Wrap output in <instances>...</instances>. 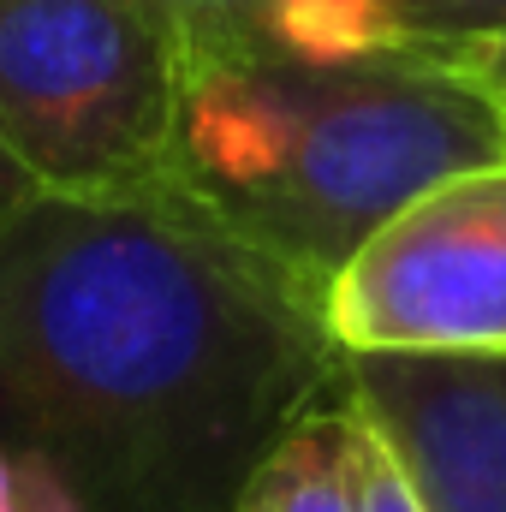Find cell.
I'll use <instances>...</instances> for the list:
<instances>
[{"label":"cell","mask_w":506,"mask_h":512,"mask_svg":"<svg viewBox=\"0 0 506 512\" xmlns=\"http://www.w3.org/2000/svg\"><path fill=\"white\" fill-rule=\"evenodd\" d=\"M340 358H506V161L393 209L322 286Z\"/></svg>","instance_id":"cell-4"},{"label":"cell","mask_w":506,"mask_h":512,"mask_svg":"<svg viewBox=\"0 0 506 512\" xmlns=\"http://www.w3.org/2000/svg\"><path fill=\"white\" fill-rule=\"evenodd\" d=\"M233 512H358L352 507V417L346 405L310 411L245 483Z\"/></svg>","instance_id":"cell-7"},{"label":"cell","mask_w":506,"mask_h":512,"mask_svg":"<svg viewBox=\"0 0 506 512\" xmlns=\"http://www.w3.org/2000/svg\"><path fill=\"white\" fill-rule=\"evenodd\" d=\"M340 399L423 512H506V358H340Z\"/></svg>","instance_id":"cell-5"},{"label":"cell","mask_w":506,"mask_h":512,"mask_svg":"<svg viewBox=\"0 0 506 512\" xmlns=\"http://www.w3.org/2000/svg\"><path fill=\"white\" fill-rule=\"evenodd\" d=\"M185 84L155 0H0V149L36 191L167 185Z\"/></svg>","instance_id":"cell-3"},{"label":"cell","mask_w":506,"mask_h":512,"mask_svg":"<svg viewBox=\"0 0 506 512\" xmlns=\"http://www.w3.org/2000/svg\"><path fill=\"white\" fill-rule=\"evenodd\" d=\"M495 161H506L495 84L459 54L381 42L340 60L197 66L167 185L322 292L393 209Z\"/></svg>","instance_id":"cell-2"},{"label":"cell","mask_w":506,"mask_h":512,"mask_svg":"<svg viewBox=\"0 0 506 512\" xmlns=\"http://www.w3.org/2000/svg\"><path fill=\"white\" fill-rule=\"evenodd\" d=\"M0 512H72V507L0 441Z\"/></svg>","instance_id":"cell-10"},{"label":"cell","mask_w":506,"mask_h":512,"mask_svg":"<svg viewBox=\"0 0 506 512\" xmlns=\"http://www.w3.org/2000/svg\"><path fill=\"white\" fill-rule=\"evenodd\" d=\"M346 405V399H340ZM352 417V411H346ZM352 507L358 512H423L411 477L393 465V453L352 417Z\"/></svg>","instance_id":"cell-9"},{"label":"cell","mask_w":506,"mask_h":512,"mask_svg":"<svg viewBox=\"0 0 506 512\" xmlns=\"http://www.w3.org/2000/svg\"><path fill=\"white\" fill-rule=\"evenodd\" d=\"M155 6L173 18L191 72L256 54L340 60L358 48H381L370 0H155Z\"/></svg>","instance_id":"cell-6"},{"label":"cell","mask_w":506,"mask_h":512,"mask_svg":"<svg viewBox=\"0 0 506 512\" xmlns=\"http://www.w3.org/2000/svg\"><path fill=\"white\" fill-rule=\"evenodd\" d=\"M381 42L477 60L506 42V0H370Z\"/></svg>","instance_id":"cell-8"},{"label":"cell","mask_w":506,"mask_h":512,"mask_svg":"<svg viewBox=\"0 0 506 512\" xmlns=\"http://www.w3.org/2000/svg\"><path fill=\"white\" fill-rule=\"evenodd\" d=\"M471 66H477V72H483L489 84H506V42H501V48H483V54H477Z\"/></svg>","instance_id":"cell-12"},{"label":"cell","mask_w":506,"mask_h":512,"mask_svg":"<svg viewBox=\"0 0 506 512\" xmlns=\"http://www.w3.org/2000/svg\"><path fill=\"white\" fill-rule=\"evenodd\" d=\"M30 197H36V185H30V179L18 173V161H12V155L0 149V221H6L12 209H24Z\"/></svg>","instance_id":"cell-11"},{"label":"cell","mask_w":506,"mask_h":512,"mask_svg":"<svg viewBox=\"0 0 506 512\" xmlns=\"http://www.w3.org/2000/svg\"><path fill=\"white\" fill-rule=\"evenodd\" d=\"M495 96H501V114H506V84H495Z\"/></svg>","instance_id":"cell-13"},{"label":"cell","mask_w":506,"mask_h":512,"mask_svg":"<svg viewBox=\"0 0 506 512\" xmlns=\"http://www.w3.org/2000/svg\"><path fill=\"white\" fill-rule=\"evenodd\" d=\"M334 399L322 292L173 185L0 221V441L72 512H233Z\"/></svg>","instance_id":"cell-1"}]
</instances>
